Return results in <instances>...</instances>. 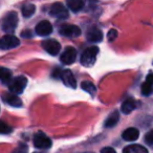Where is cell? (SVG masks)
<instances>
[{"mask_svg":"<svg viewBox=\"0 0 153 153\" xmlns=\"http://www.w3.org/2000/svg\"><path fill=\"white\" fill-rule=\"evenodd\" d=\"M86 39L89 42H101L103 40V33L98 27H91L87 30Z\"/></svg>","mask_w":153,"mask_h":153,"instance_id":"cell-12","label":"cell"},{"mask_svg":"<svg viewBox=\"0 0 153 153\" xmlns=\"http://www.w3.org/2000/svg\"><path fill=\"white\" fill-rule=\"evenodd\" d=\"M0 79H1L2 84H4V85L9 84L10 85V83L13 81L12 80V71L5 67H1V70H0Z\"/></svg>","mask_w":153,"mask_h":153,"instance_id":"cell-19","label":"cell"},{"mask_svg":"<svg viewBox=\"0 0 153 153\" xmlns=\"http://www.w3.org/2000/svg\"><path fill=\"white\" fill-rule=\"evenodd\" d=\"M82 89L85 90V91L88 92L89 94H92V96H94V92H96V86H94L91 82L85 81L82 83Z\"/></svg>","mask_w":153,"mask_h":153,"instance_id":"cell-22","label":"cell"},{"mask_svg":"<svg viewBox=\"0 0 153 153\" xmlns=\"http://www.w3.org/2000/svg\"><path fill=\"white\" fill-rule=\"evenodd\" d=\"M61 80L63 81V83L65 84L67 87L76 88V79H74V74H72V72L70 71L69 69L63 70V72H62V76H61Z\"/></svg>","mask_w":153,"mask_h":153,"instance_id":"cell-13","label":"cell"},{"mask_svg":"<svg viewBox=\"0 0 153 153\" xmlns=\"http://www.w3.org/2000/svg\"><path fill=\"white\" fill-rule=\"evenodd\" d=\"M21 36L23 37V38H30V37L33 36V34L30 30H24V32H22Z\"/></svg>","mask_w":153,"mask_h":153,"instance_id":"cell-29","label":"cell"},{"mask_svg":"<svg viewBox=\"0 0 153 153\" xmlns=\"http://www.w3.org/2000/svg\"><path fill=\"white\" fill-rule=\"evenodd\" d=\"M53 145L51 138L44 134L43 132H38L37 134H35L34 136V146L37 149H42V150H46L49 149Z\"/></svg>","mask_w":153,"mask_h":153,"instance_id":"cell-4","label":"cell"},{"mask_svg":"<svg viewBox=\"0 0 153 153\" xmlns=\"http://www.w3.org/2000/svg\"><path fill=\"white\" fill-rule=\"evenodd\" d=\"M2 99L7 104H9L12 107H22V102L16 94H5L2 96Z\"/></svg>","mask_w":153,"mask_h":153,"instance_id":"cell-15","label":"cell"},{"mask_svg":"<svg viewBox=\"0 0 153 153\" xmlns=\"http://www.w3.org/2000/svg\"><path fill=\"white\" fill-rule=\"evenodd\" d=\"M27 150H28V148H27V146H26V145L20 144L19 146H18L12 153H27L28 152Z\"/></svg>","mask_w":153,"mask_h":153,"instance_id":"cell-25","label":"cell"},{"mask_svg":"<svg viewBox=\"0 0 153 153\" xmlns=\"http://www.w3.org/2000/svg\"><path fill=\"white\" fill-rule=\"evenodd\" d=\"M107 38H108V41H109V42H113V41H114L115 39L117 38V32L114 30V28L110 30L108 32V36H107Z\"/></svg>","mask_w":153,"mask_h":153,"instance_id":"cell-26","label":"cell"},{"mask_svg":"<svg viewBox=\"0 0 153 153\" xmlns=\"http://www.w3.org/2000/svg\"><path fill=\"white\" fill-rule=\"evenodd\" d=\"M19 40H18L17 37L13 36V35H5L2 37L1 41H0V47L1 49H11L15 48L19 45Z\"/></svg>","mask_w":153,"mask_h":153,"instance_id":"cell-8","label":"cell"},{"mask_svg":"<svg viewBox=\"0 0 153 153\" xmlns=\"http://www.w3.org/2000/svg\"><path fill=\"white\" fill-rule=\"evenodd\" d=\"M153 92V74H149L142 85V94L148 97Z\"/></svg>","mask_w":153,"mask_h":153,"instance_id":"cell-14","label":"cell"},{"mask_svg":"<svg viewBox=\"0 0 153 153\" xmlns=\"http://www.w3.org/2000/svg\"><path fill=\"white\" fill-rule=\"evenodd\" d=\"M101 153H115L114 149L110 148V147H106V148H103Z\"/></svg>","mask_w":153,"mask_h":153,"instance_id":"cell-28","label":"cell"},{"mask_svg":"<svg viewBox=\"0 0 153 153\" xmlns=\"http://www.w3.org/2000/svg\"><path fill=\"white\" fill-rule=\"evenodd\" d=\"M35 153H44V152H35Z\"/></svg>","mask_w":153,"mask_h":153,"instance_id":"cell-30","label":"cell"},{"mask_svg":"<svg viewBox=\"0 0 153 153\" xmlns=\"http://www.w3.org/2000/svg\"><path fill=\"white\" fill-rule=\"evenodd\" d=\"M138 105L140 104H138L137 101L133 100V99H131V98H128L127 100L124 101L123 104H122V106H121L122 112H123L124 114H129V113H131L132 111L137 108Z\"/></svg>","mask_w":153,"mask_h":153,"instance_id":"cell-11","label":"cell"},{"mask_svg":"<svg viewBox=\"0 0 153 153\" xmlns=\"http://www.w3.org/2000/svg\"><path fill=\"white\" fill-rule=\"evenodd\" d=\"M119 120H120L119 111L117 110L113 111V112H111L110 114H109V117L106 119V121H105V123H104V127L105 128L114 127V126L117 124V122H119Z\"/></svg>","mask_w":153,"mask_h":153,"instance_id":"cell-17","label":"cell"},{"mask_svg":"<svg viewBox=\"0 0 153 153\" xmlns=\"http://www.w3.org/2000/svg\"><path fill=\"white\" fill-rule=\"evenodd\" d=\"M0 125H1V133H2V134H9V133H11V132L13 131V128H12L10 125H7L5 122L1 121Z\"/></svg>","mask_w":153,"mask_h":153,"instance_id":"cell-23","label":"cell"},{"mask_svg":"<svg viewBox=\"0 0 153 153\" xmlns=\"http://www.w3.org/2000/svg\"><path fill=\"white\" fill-rule=\"evenodd\" d=\"M138 136H140V132L134 127L128 128V129H126L125 131L123 132V134H122L123 140H127V142H134V140H137Z\"/></svg>","mask_w":153,"mask_h":153,"instance_id":"cell-16","label":"cell"},{"mask_svg":"<svg viewBox=\"0 0 153 153\" xmlns=\"http://www.w3.org/2000/svg\"><path fill=\"white\" fill-rule=\"evenodd\" d=\"M98 46H90L87 47L81 55V64L85 67H90L94 64L97 59V56L99 53Z\"/></svg>","mask_w":153,"mask_h":153,"instance_id":"cell-1","label":"cell"},{"mask_svg":"<svg viewBox=\"0 0 153 153\" xmlns=\"http://www.w3.org/2000/svg\"><path fill=\"white\" fill-rule=\"evenodd\" d=\"M145 143L149 146H153V129H151L145 135Z\"/></svg>","mask_w":153,"mask_h":153,"instance_id":"cell-24","label":"cell"},{"mask_svg":"<svg viewBox=\"0 0 153 153\" xmlns=\"http://www.w3.org/2000/svg\"><path fill=\"white\" fill-rule=\"evenodd\" d=\"M26 84H27V79H26L24 76H19L15 79H13V81L10 83L9 89L12 94H20L23 92L24 88L26 87Z\"/></svg>","mask_w":153,"mask_h":153,"instance_id":"cell-3","label":"cell"},{"mask_svg":"<svg viewBox=\"0 0 153 153\" xmlns=\"http://www.w3.org/2000/svg\"><path fill=\"white\" fill-rule=\"evenodd\" d=\"M60 59H61L62 63L65 64V65H70V64H72L76 59V48H74V47H72V46L66 47L65 51L62 53Z\"/></svg>","mask_w":153,"mask_h":153,"instance_id":"cell-7","label":"cell"},{"mask_svg":"<svg viewBox=\"0 0 153 153\" xmlns=\"http://www.w3.org/2000/svg\"><path fill=\"white\" fill-rule=\"evenodd\" d=\"M35 11H36V7L34 4L28 3V4L23 5V7H22V15H23V17L28 18L32 15H34Z\"/></svg>","mask_w":153,"mask_h":153,"instance_id":"cell-21","label":"cell"},{"mask_svg":"<svg viewBox=\"0 0 153 153\" xmlns=\"http://www.w3.org/2000/svg\"><path fill=\"white\" fill-rule=\"evenodd\" d=\"M67 7L68 9L76 13V12H79L82 10V7H84V1H82V0H69V1H67Z\"/></svg>","mask_w":153,"mask_h":153,"instance_id":"cell-20","label":"cell"},{"mask_svg":"<svg viewBox=\"0 0 153 153\" xmlns=\"http://www.w3.org/2000/svg\"><path fill=\"white\" fill-rule=\"evenodd\" d=\"M18 24V15L15 12H10L2 20V30L7 35L15 32Z\"/></svg>","mask_w":153,"mask_h":153,"instance_id":"cell-2","label":"cell"},{"mask_svg":"<svg viewBox=\"0 0 153 153\" xmlns=\"http://www.w3.org/2000/svg\"><path fill=\"white\" fill-rule=\"evenodd\" d=\"M62 72H63V70H61L60 68H57V69L53 70V78H56V79H58V78H60V79H61Z\"/></svg>","mask_w":153,"mask_h":153,"instance_id":"cell-27","label":"cell"},{"mask_svg":"<svg viewBox=\"0 0 153 153\" xmlns=\"http://www.w3.org/2000/svg\"><path fill=\"white\" fill-rule=\"evenodd\" d=\"M123 153H148V150L145 147L140 146V145L133 144L125 147L123 150Z\"/></svg>","mask_w":153,"mask_h":153,"instance_id":"cell-18","label":"cell"},{"mask_svg":"<svg viewBox=\"0 0 153 153\" xmlns=\"http://www.w3.org/2000/svg\"><path fill=\"white\" fill-rule=\"evenodd\" d=\"M59 33L63 37L74 38V37H79L81 35V28L74 24H63L59 28Z\"/></svg>","mask_w":153,"mask_h":153,"instance_id":"cell-5","label":"cell"},{"mask_svg":"<svg viewBox=\"0 0 153 153\" xmlns=\"http://www.w3.org/2000/svg\"><path fill=\"white\" fill-rule=\"evenodd\" d=\"M35 32L39 36H47V35L51 34V32H53V25L47 20H42L36 25Z\"/></svg>","mask_w":153,"mask_h":153,"instance_id":"cell-10","label":"cell"},{"mask_svg":"<svg viewBox=\"0 0 153 153\" xmlns=\"http://www.w3.org/2000/svg\"><path fill=\"white\" fill-rule=\"evenodd\" d=\"M51 15L56 18H60V19H66L68 18V11L62 3L56 2L51 5Z\"/></svg>","mask_w":153,"mask_h":153,"instance_id":"cell-9","label":"cell"},{"mask_svg":"<svg viewBox=\"0 0 153 153\" xmlns=\"http://www.w3.org/2000/svg\"><path fill=\"white\" fill-rule=\"evenodd\" d=\"M42 47L51 56H57L61 49V45L55 39H47L42 41Z\"/></svg>","mask_w":153,"mask_h":153,"instance_id":"cell-6","label":"cell"}]
</instances>
